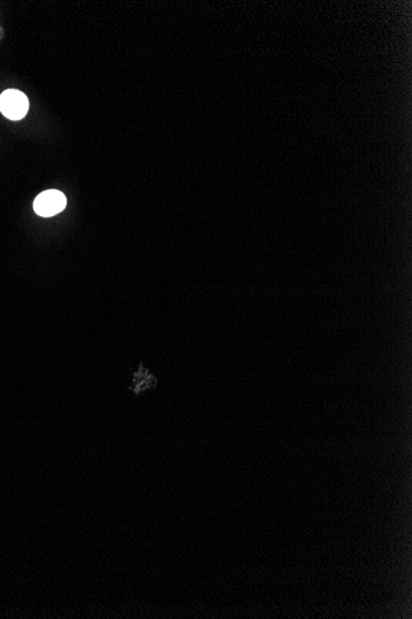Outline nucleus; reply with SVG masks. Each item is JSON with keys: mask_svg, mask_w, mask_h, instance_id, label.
I'll return each mask as SVG.
<instances>
[{"mask_svg": "<svg viewBox=\"0 0 412 619\" xmlns=\"http://www.w3.org/2000/svg\"><path fill=\"white\" fill-rule=\"evenodd\" d=\"M28 99L18 89H8L0 95V112L10 120H21L28 112Z\"/></svg>", "mask_w": 412, "mask_h": 619, "instance_id": "obj_1", "label": "nucleus"}, {"mask_svg": "<svg viewBox=\"0 0 412 619\" xmlns=\"http://www.w3.org/2000/svg\"><path fill=\"white\" fill-rule=\"evenodd\" d=\"M65 205H67V198L65 194L56 189H50V191L42 192L41 194L36 197V199L33 202V210L40 217L50 218L63 212Z\"/></svg>", "mask_w": 412, "mask_h": 619, "instance_id": "obj_2", "label": "nucleus"}]
</instances>
